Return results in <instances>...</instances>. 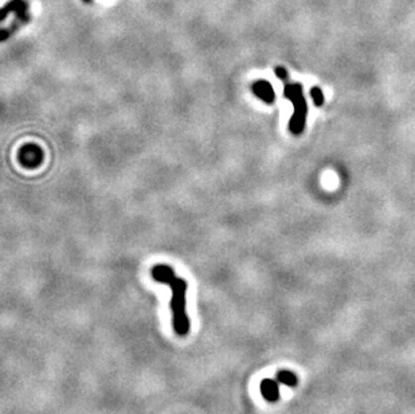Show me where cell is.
<instances>
[{
  "label": "cell",
  "mask_w": 415,
  "mask_h": 414,
  "mask_svg": "<svg viewBox=\"0 0 415 414\" xmlns=\"http://www.w3.org/2000/svg\"><path fill=\"white\" fill-rule=\"evenodd\" d=\"M285 97L289 101L293 102L294 113L292 116V120L289 123V131L293 135H300L303 133L304 127H305V117H307V102L303 94V85L300 83H292L286 85L284 89Z\"/></svg>",
  "instance_id": "7a4b0ae2"
},
{
  "label": "cell",
  "mask_w": 415,
  "mask_h": 414,
  "mask_svg": "<svg viewBox=\"0 0 415 414\" xmlns=\"http://www.w3.org/2000/svg\"><path fill=\"white\" fill-rule=\"evenodd\" d=\"M274 72L275 76L280 78V80H286V78H288V72H286V69H284L282 66H277Z\"/></svg>",
  "instance_id": "9c48e42d"
},
{
  "label": "cell",
  "mask_w": 415,
  "mask_h": 414,
  "mask_svg": "<svg viewBox=\"0 0 415 414\" xmlns=\"http://www.w3.org/2000/svg\"><path fill=\"white\" fill-rule=\"evenodd\" d=\"M277 381L282 385H286V386L293 387L297 385L298 379L297 375L292 371H288V370H281L277 373Z\"/></svg>",
  "instance_id": "52a82bcc"
},
{
  "label": "cell",
  "mask_w": 415,
  "mask_h": 414,
  "mask_svg": "<svg viewBox=\"0 0 415 414\" xmlns=\"http://www.w3.org/2000/svg\"><path fill=\"white\" fill-rule=\"evenodd\" d=\"M83 1H85V3H90L91 0H83Z\"/></svg>",
  "instance_id": "30bf717a"
},
{
  "label": "cell",
  "mask_w": 415,
  "mask_h": 414,
  "mask_svg": "<svg viewBox=\"0 0 415 414\" xmlns=\"http://www.w3.org/2000/svg\"><path fill=\"white\" fill-rule=\"evenodd\" d=\"M253 91L254 94H255L258 98H261L263 102H266V104H273V102H274V89H273V86H271L270 83L267 81H265V80L254 82Z\"/></svg>",
  "instance_id": "277c9868"
},
{
  "label": "cell",
  "mask_w": 415,
  "mask_h": 414,
  "mask_svg": "<svg viewBox=\"0 0 415 414\" xmlns=\"http://www.w3.org/2000/svg\"><path fill=\"white\" fill-rule=\"evenodd\" d=\"M1 12H3V15H1V20H4L8 12H16L20 18L26 19L27 3H26L24 0H12V1H9L8 4L5 5Z\"/></svg>",
  "instance_id": "8992f818"
},
{
  "label": "cell",
  "mask_w": 415,
  "mask_h": 414,
  "mask_svg": "<svg viewBox=\"0 0 415 414\" xmlns=\"http://www.w3.org/2000/svg\"><path fill=\"white\" fill-rule=\"evenodd\" d=\"M311 96L316 105H321L324 102V94H323V91H321L319 87H313V89H312Z\"/></svg>",
  "instance_id": "ba28073f"
},
{
  "label": "cell",
  "mask_w": 415,
  "mask_h": 414,
  "mask_svg": "<svg viewBox=\"0 0 415 414\" xmlns=\"http://www.w3.org/2000/svg\"><path fill=\"white\" fill-rule=\"evenodd\" d=\"M151 274L156 282L167 284L171 288V311L172 324L177 335L185 336L190 331V319L185 312V295H187V281L184 278L176 277L175 272L168 265H156L151 270Z\"/></svg>",
  "instance_id": "6da1fadb"
},
{
  "label": "cell",
  "mask_w": 415,
  "mask_h": 414,
  "mask_svg": "<svg viewBox=\"0 0 415 414\" xmlns=\"http://www.w3.org/2000/svg\"><path fill=\"white\" fill-rule=\"evenodd\" d=\"M19 160L23 167L35 168L38 166H41L42 160H43V152L35 144H27L19 152Z\"/></svg>",
  "instance_id": "3957f363"
},
{
  "label": "cell",
  "mask_w": 415,
  "mask_h": 414,
  "mask_svg": "<svg viewBox=\"0 0 415 414\" xmlns=\"http://www.w3.org/2000/svg\"><path fill=\"white\" fill-rule=\"evenodd\" d=\"M261 394L269 402H277L280 400V387H278V381L274 379H263L261 382Z\"/></svg>",
  "instance_id": "5b68a950"
}]
</instances>
